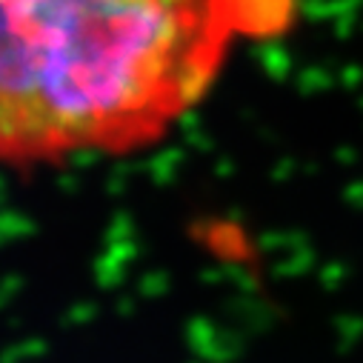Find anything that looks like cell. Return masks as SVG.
I'll return each instance as SVG.
<instances>
[{
	"instance_id": "obj_1",
	"label": "cell",
	"mask_w": 363,
	"mask_h": 363,
	"mask_svg": "<svg viewBox=\"0 0 363 363\" xmlns=\"http://www.w3.org/2000/svg\"><path fill=\"white\" fill-rule=\"evenodd\" d=\"M292 18L295 0H0V163L152 146L240 38Z\"/></svg>"
}]
</instances>
